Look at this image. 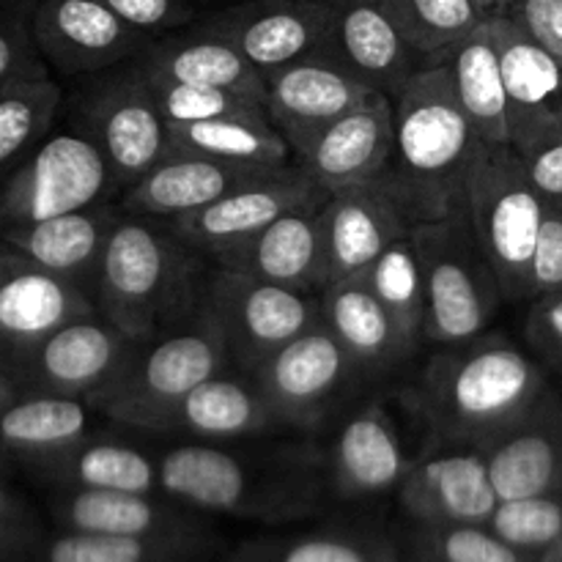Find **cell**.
I'll use <instances>...</instances> for the list:
<instances>
[{"mask_svg": "<svg viewBox=\"0 0 562 562\" xmlns=\"http://www.w3.org/2000/svg\"><path fill=\"white\" fill-rule=\"evenodd\" d=\"M552 387V373L527 346L486 329L461 344L431 346L409 398L431 442L486 450Z\"/></svg>", "mask_w": 562, "mask_h": 562, "instance_id": "cell-1", "label": "cell"}, {"mask_svg": "<svg viewBox=\"0 0 562 562\" xmlns=\"http://www.w3.org/2000/svg\"><path fill=\"white\" fill-rule=\"evenodd\" d=\"M483 140L472 130L442 64L423 66L395 99L393 157L379 184L415 225L448 217Z\"/></svg>", "mask_w": 562, "mask_h": 562, "instance_id": "cell-2", "label": "cell"}, {"mask_svg": "<svg viewBox=\"0 0 562 562\" xmlns=\"http://www.w3.org/2000/svg\"><path fill=\"white\" fill-rule=\"evenodd\" d=\"M209 267L170 223L121 209L93 289L97 311L126 338H159L198 316Z\"/></svg>", "mask_w": 562, "mask_h": 562, "instance_id": "cell-3", "label": "cell"}, {"mask_svg": "<svg viewBox=\"0 0 562 562\" xmlns=\"http://www.w3.org/2000/svg\"><path fill=\"white\" fill-rule=\"evenodd\" d=\"M316 464L318 453L305 445L245 453L220 442H184L159 456V488L212 514H272L307 505Z\"/></svg>", "mask_w": 562, "mask_h": 562, "instance_id": "cell-4", "label": "cell"}, {"mask_svg": "<svg viewBox=\"0 0 562 562\" xmlns=\"http://www.w3.org/2000/svg\"><path fill=\"white\" fill-rule=\"evenodd\" d=\"M409 234L426 283V346L461 344L492 329L508 302L464 203Z\"/></svg>", "mask_w": 562, "mask_h": 562, "instance_id": "cell-5", "label": "cell"}, {"mask_svg": "<svg viewBox=\"0 0 562 562\" xmlns=\"http://www.w3.org/2000/svg\"><path fill=\"white\" fill-rule=\"evenodd\" d=\"M464 206L505 302L527 305L547 201L532 184L525 159L503 143H483L467 173Z\"/></svg>", "mask_w": 562, "mask_h": 562, "instance_id": "cell-6", "label": "cell"}, {"mask_svg": "<svg viewBox=\"0 0 562 562\" xmlns=\"http://www.w3.org/2000/svg\"><path fill=\"white\" fill-rule=\"evenodd\" d=\"M231 368L217 329L198 311L192 322L151 340H137L124 368L91 401L97 415L157 434L165 417L190 390Z\"/></svg>", "mask_w": 562, "mask_h": 562, "instance_id": "cell-7", "label": "cell"}, {"mask_svg": "<svg viewBox=\"0 0 562 562\" xmlns=\"http://www.w3.org/2000/svg\"><path fill=\"white\" fill-rule=\"evenodd\" d=\"M69 82L66 119L97 143L121 192L168 159V124L137 58Z\"/></svg>", "mask_w": 562, "mask_h": 562, "instance_id": "cell-8", "label": "cell"}, {"mask_svg": "<svg viewBox=\"0 0 562 562\" xmlns=\"http://www.w3.org/2000/svg\"><path fill=\"white\" fill-rule=\"evenodd\" d=\"M201 313L217 329L231 368L252 373L274 351L322 324V294L212 263L203 278Z\"/></svg>", "mask_w": 562, "mask_h": 562, "instance_id": "cell-9", "label": "cell"}, {"mask_svg": "<svg viewBox=\"0 0 562 562\" xmlns=\"http://www.w3.org/2000/svg\"><path fill=\"white\" fill-rule=\"evenodd\" d=\"M119 198L121 190L104 154L80 126L66 121L64 126L55 124L0 190V228L38 223Z\"/></svg>", "mask_w": 562, "mask_h": 562, "instance_id": "cell-10", "label": "cell"}, {"mask_svg": "<svg viewBox=\"0 0 562 562\" xmlns=\"http://www.w3.org/2000/svg\"><path fill=\"white\" fill-rule=\"evenodd\" d=\"M263 398L285 431L316 434L355 390L368 384L349 351L327 329H307L252 371Z\"/></svg>", "mask_w": 562, "mask_h": 562, "instance_id": "cell-11", "label": "cell"}, {"mask_svg": "<svg viewBox=\"0 0 562 562\" xmlns=\"http://www.w3.org/2000/svg\"><path fill=\"white\" fill-rule=\"evenodd\" d=\"M91 313V291L0 239V368L9 376L47 335Z\"/></svg>", "mask_w": 562, "mask_h": 562, "instance_id": "cell-12", "label": "cell"}, {"mask_svg": "<svg viewBox=\"0 0 562 562\" xmlns=\"http://www.w3.org/2000/svg\"><path fill=\"white\" fill-rule=\"evenodd\" d=\"M135 344L102 313H91L47 335L11 371V379L22 393L64 395L91 404L124 368Z\"/></svg>", "mask_w": 562, "mask_h": 562, "instance_id": "cell-13", "label": "cell"}, {"mask_svg": "<svg viewBox=\"0 0 562 562\" xmlns=\"http://www.w3.org/2000/svg\"><path fill=\"white\" fill-rule=\"evenodd\" d=\"M324 192L300 165H285L272 170L239 190L228 192L220 201L209 203L201 212L173 220L170 228L190 247H195L212 263L225 261L231 252L256 239L267 225L283 217L291 209L324 201Z\"/></svg>", "mask_w": 562, "mask_h": 562, "instance_id": "cell-14", "label": "cell"}, {"mask_svg": "<svg viewBox=\"0 0 562 562\" xmlns=\"http://www.w3.org/2000/svg\"><path fill=\"white\" fill-rule=\"evenodd\" d=\"M228 38L263 77L305 55L327 49L335 3L327 0H234L198 16Z\"/></svg>", "mask_w": 562, "mask_h": 562, "instance_id": "cell-15", "label": "cell"}, {"mask_svg": "<svg viewBox=\"0 0 562 562\" xmlns=\"http://www.w3.org/2000/svg\"><path fill=\"white\" fill-rule=\"evenodd\" d=\"M508 93L510 148L521 159L562 140V64L508 14L488 16Z\"/></svg>", "mask_w": 562, "mask_h": 562, "instance_id": "cell-16", "label": "cell"}, {"mask_svg": "<svg viewBox=\"0 0 562 562\" xmlns=\"http://www.w3.org/2000/svg\"><path fill=\"white\" fill-rule=\"evenodd\" d=\"M263 108L274 130L300 157L329 124L366 102L373 88L351 75L329 49L305 55L263 77Z\"/></svg>", "mask_w": 562, "mask_h": 562, "instance_id": "cell-17", "label": "cell"}, {"mask_svg": "<svg viewBox=\"0 0 562 562\" xmlns=\"http://www.w3.org/2000/svg\"><path fill=\"white\" fill-rule=\"evenodd\" d=\"M398 494L412 519L426 527L488 525L499 505L488 456L475 445L431 442L412 459Z\"/></svg>", "mask_w": 562, "mask_h": 562, "instance_id": "cell-18", "label": "cell"}, {"mask_svg": "<svg viewBox=\"0 0 562 562\" xmlns=\"http://www.w3.org/2000/svg\"><path fill=\"white\" fill-rule=\"evenodd\" d=\"M33 36L42 58L64 80L126 64L151 42L99 0H36Z\"/></svg>", "mask_w": 562, "mask_h": 562, "instance_id": "cell-19", "label": "cell"}, {"mask_svg": "<svg viewBox=\"0 0 562 562\" xmlns=\"http://www.w3.org/2000/svg\"><path fill=\"white\" fill-rule=\"evenodd\" d=\"M395 102L384 93H371L335 124H329L296 165L322 187L324 192L355 184H371L382 179L393 157Z\"/></svg>", "mask_w": 562, "mask_h": 562, "instance_id": "cell-20", "label": "cell"}, {"mask_svg": "<svg viewBox=\"0 0 562 562\" xmlns=\"http://www.w3.org/2000/svg\"><path fill=\"white\" fill-rule=\"evenodd\" d=\"M329 53L368 88L395 102L423 69V58L401 36L382 0H340L329 33Z\"/></svg>", "mask_w": 562, "mask_h": 562, "instance_id": "cell-21", "label": "cell"}, {"mask_svg": "<svg viewBox=\"0 0 562 562\" xmlns=\"http://www.w3.org/2000/svg\"><path fill=\"white\" fill-rule=\"evenodd\" d=\"M285 431L252 373L225 371L198 384L162 420L157 434L192 442H234Z\"/></svg>", "mask_w": 562, "mask_h": 562, "instance_id": "cell-22", "label": "cell"}, {"mask_svg": "<svg viewBox=\"0 0 562 562\" xmlns=\"http://www.w3.org/2000/svg\"><path fill=\"white\" fill-rule=\"evenodd\" d=\"M409 464L398 423L379 398L362 401L346 415L329 450L333 486L349 499L398 488Z\"/></svg>", "mask_w": 562, "mask_h": 562, "instance_id": "cell-23", "label": "cell"}, {"mask_svg": "<svg viewBox=\"0 0 562 562\" xmlns=\"http://www.w3.org/2000/svg\"><path fill=\"white\" fill-rule=\"evenodd\" d=\"M322 223L329 283L366 272L393 241L412 231L379 181L329 192L322 203Z\"/></svg>", "mask_w": 562, "mask_h": 562, "instance_id": "cell-24", "label": "cell"}, {"mask_svg": "<svg viewBox=\"0 0 562 562\" xmlns=\"http://www.w3.org/2000/svg\"><path fill=\"white\" fill-rule=\"evenodd\" d=\"M324 201L285 212L217 267L239 269L258 280H269L305 294H322L329 283L322 223Z\"/></svg>", "mask_w": 562, "mask_h": 562, "instance_id": "cell-25", "label": "cell"}, {"mask_svg": "<svg viewBox=\"0 0 562 562\" xmlns=\"http://www.w3.org/2000/svg\"><path fill=\"white\" fill-rule=\"evenodd\" d=\"M499 499L562 494V390L554 384L521 423L486 448Z\"/></svg>", "mask_w": 562, "mask_h": 562, "instance_id": "cell-26", "label": "cell"}, {"mask_svg": "<svg viewBox=\"0 0 562 562\" xmlns=\"http://www.w3.org/2000/svg\"><path fill=\"white\" fill-rule=\"evenodd\" d=\"M91 404L64 395L20 393L0 409V464H20L38 477L91 437Z\"/></svg>", "mask_w": 562, "mask_h": 562, "instance_id": "cell-27", "label": "cell"}, {"mask_svg": "<svg viewBox=\"0 0 562 562\" xmlns=\"http://www.w3.org/2000/svg\"><path fill=\"white\" fill-rule=\"evenodd\" d=\"M121 217L119 201L93 203L88 209L58 214L27 225L0 228V239L14 245L49 272L82 285L93 294L104 247Z\"/></svg>", "mask_w": 562, "mask_h": 562, "instance_id": "cell-28", "label": "cell"}, {"mask_svg": "<svg viewBox=\"0 0 562 562\" xmlns=\"http://www.w3.org/2000/svg\"><path fill=\"white\" fill-rule=\"evenodd\" d=\"M272 170L280 168H256V165H234L176 154V157L162 159L157 168L148 170L132 187H126L119 203L126 212L173 223L184 214L201 212L209 203L220 201L228 192L239 190Z\"/></svg>", "mask_w": 562, "mask_h": 562, "instance_id": "cell-29", "label": "cell"}, {"mask_svg": "<svg viewBox=\"0 0 562 562\" xmlns=\"http://www.w3.org/2000/svg\"><path fill=\"white\" fill-rule=\"evenodd\" d=\"M322 322L349 351L368 382L393 376L417 355L398 335L366 272L329 283L322 291Z\"/></svg>", "mask_w": 562, "mask_h": 562, "instance_id": "cell-30", "label": "cell"}, {"mask_svg": "<svg viewBox=\"0 0 562 562\" xmlns=\"http://www.w3.org/2000/svg\"><path fill=\"white\" fill-rule=\"evenodd\" d=\"M137 64L168 80L228 88L258 102H263L267 93L261 71L228 38L203 27L198 20L179 31L154 36L137 55Z\"/></svg>", "mask_w": 562, "mask_h": 562, "instance_id": "cell-31", "label": "cell"}, {"mask_svg": "<svg viewBox=\"0 0 562 562\" xmlns=\"http://www.w3.org/2000/svg\"><path fill=\"white\" fill-rule=\"evenodd\" d=\"M434 64H442L450 71L461 110L481 140L510 146L508 93H505L503 64H499V49L488 20L459 38L442 55L428 60L426 66Z\"/></svg>", "mask_w": 562, "mask_h": 562, "instance_id": "cell-32", "label": "cell"}, {"mask_svg": "<svg viewBox=\"0 0 562 562\" xmlns=\"http://www.w3.org/2000/svg\"><path fill=\"white\" fill-rule=\"evenodd\" d=\"M66 530L102 536L165 538L179 541L190 532L184 514L159 503L154 494L108 492V488H64L53 503Z\"/></svg>", "mask_w": 562, "mask_h": 562, "instance_id": "cell-33", "label": "cell"}, {"mask_svg": "<svg viewBox=\"0 0 562 562\" xmlns=\"http://www.w3.org/2000/svg\"><path fill=\"white\" fill-rule=\"evenodd\" d=\"M168 157H209L256 168H285L296 162L294 148L267 115H228L198 124H176L168 126Z\"/></svg>", "mask_w": 562, "mask_h": 562, "instance_id": "cell-34", "label": "cell"}, {"mask_svg": "<svg viewBox=\"0 0 562 562\" xmlns=\"http://www.w3.org/2000/svg\"><path fill=\"white\" fill-rule=\"evenodd\" d=\"M64 99V86L53 75L22 77L0 88V190L55 130Z\"/></svg>", "mask_w": 562, "mask_h": 562, "instance_id": "cell-35", "label": "cell"}, {"mask_svg": "<svg viewBox=\"0 0 562 562\" xmlns=\"http://www.w3.org/2000/svg\"><path fill=\"white\" fill-rule=\"evenodd\" d=\"M44 481L64 488H108V492L154 494L159 488V459L146 450L115 439L91 437L77 445L69 456L44 472Z\"/></svg>", "mask_w": 562, "mask_h": 562, "instance_id": "cell-36", "label": "cell"}, {"mask_svg": "<svg viewBox=\"0 0 562 562\" xmlns=\"http://www.w3.org/2000/svg\"><path fill=\"white\" fill-rule=\"evenodd\" d=\"M373 294L393 318L395 329L412 351L426 346V283L412 234L401 236L366 269Z\"/></svg>", "mask_w": 562, "mask_h": 562, "instance_id": "cell-37", "label": "cell"}, {"mask_svg": "<svg viewBox=\"0 0 562 562\" xmlns=\"http://www.w3.org/2000/svg\"><path fill=\"white\" fill-rule=\"evenodd\" d=\"M382 5L423 64L488 20L475 0H382Z\"/></svg>", "mask_w": 562, "mask_h": 562, "instance_id": "cell-38", "label": "cell"}, {"mask_svg": "<svg viewBox=\"0 0 562 562\" xmlns=\"http://www.w3.org/2000/svg\"><path fill=\"white\" fill-rule=\"evenodd\" d=\"M143 75H146L148 86H151L154 97H157L159 113H162L168 126L228 119V115H267L263 102L245 97V93L228 91V88L168 80V77L151 75L146 69H143Z\"/></svg>", "mask_w": 562, "mask_h": 562, "instance_id": "cell-39", "label": "cell"}, {"mask_svg": "<svg viewBox=\"0 0 562 562\" xmlns=\"http://www.w3.org/2000/svg\"><path fill=\"white\" fill-rule=\"evenodd\" d=\"M486 527L519 552L543 558L562 536V494L499 499Z\"/></svg>", "mask_w": 562, "mask_h": 562, "instance_id": "cell-40", "label": "cell"}, {"mask_svg": "<svg viewBox=\"0 0 562 562\" xmlns=\"http://www.w3.org/2000/svg\"><path fill=\"white\" fill-rule=\"evenodd\" d=\"M173 543L179 541L66 530L38 552V562H168Z\"/></svg>", "mask_w": 562, "mask_h": 562, "instance_id": "cell-41", "label": "cell"}, {"mask_svg": "<svg viewBox=\"0 0 562 562\" xmlns=\"http://www.w3.org/2000/svg\"><path fill=\"white\" fill-rule=\"evenodd\" d=\"M36 0H0V88L22 77L49 75L33 36Z\"/></svg>", "mask_w": 562, "mask_h": 562, "instance_id": "cell-42", "label": "cell"}, {"mask_svg": "<svg viewBox=\"0 0 562 562\" xmlns=\"http://www.w3.org/2000/svg\"><path fill=\"white\" fill-rule=\"evenodd\" d=\"M426 543L439 562H541L505 543L486 525L428 527Z\"/></svg>", "mask_w": 562, "mask_h": 562, "instance_id": "cell-43", "label": "cell"}, {"mask_svg": "<svg viewBox=\"0 0 562 562\" xmlns=\"http://www.w3.org/2000/svg\"><path fill=\"white\" fill-rule=\"evenodd\" d=\"M99 3L151 38L192 25L206 11V5L198 0H99Z\"/></svg>", "mask_w": 562, "mask_h": 562, "instance_id": "cell-44", "label": "cell"}, {"mask_svg": "<svg viewBox=\"0 0 562 562\" xmlns=\"http://www.w3.org/2000/svg\"><path fill=\"white\" fill-rule=\"evenodd\" d=\"M525 340L549 373L562 376V289L527 302Z\"/></svg>", "mask_w": 562, "mask_h": 562, "instance_id": "cell-45", "label": "cell"}, {"mask_svg": "<svg viewBox=\"0 0 562 562\" xmlns=\"http://www.w3.org/2000/svg\"><path fill=\"white\" fill-rule=\"evenodd\" d=\"M278 562H390L376 541L355 536L302 538L278 554Z\"/></svg>", "mask_w": 562, "mask_h": 562, "instance_id": "cell-46", "label": "cell"}, {"mask_svg": "<svg viewBox=\"0 0 562 562\" xmlns=\"http://www.w3.org/2000/svg\"><path fill=\"white\" fill-rule=\"evenodd\" d=\"M562 289V206L547 203L530 272V300ZM527 300V302H530Z\"/></svg>", "mask_w": 562, "mask_h": 562, "instance_id": "cell-47", "label": "cell"}, {"mask_svg": "<svg viewBox=\"0 0 562 562\" xmlns=\"http://www.w3.org/2000/svg\"><path fill=\"white\" fill-rule=\"evenodd\" d=\"M505 14L562 64V0H514Z\"/></svg>", "mask_w": 562, "mask_h": 562, "instance_id": "cell-48", "label": "cell"}, {"mask_svg": "<svg viewBox=\"0 0 562 562\" xmlns=\"http://www.w3.org/2000/svg\"><path fill=\"white\" fill-rule=\"evenodd\" d=\"M525 165L543 201L562 206V140L527 157Z\"/></svg>", "mask_w": 562, "mask_h": 562, "instance_id": "cell-49", "label": "cell"}, {"mask_svg": "<svg viewBox=\"0 0 562 562\" xmlns=\"http://www.w3.org/2000/svg\"><path fill=\"white\" fill-rule=\"evenodd\" d=\"M33 549V530L25 525H0V562H16Z\"/></svg>", "mask_w": 562, "mask_h": 562, "instance_id": "cell-50", "label": "cell"}, {"mask_svg": "<svg viewBox=\"0 0 562 562\" xmlns=\"http://www.w3.org/2000/svg\"><path fill=\"white\" fill-rule=\"evenodd\" d=\"M0 525H25L31 527V510L22 503L20 494L11 492L3 481H0Z\"/></svg>", "mask_w": 562, "mask_h": 562, "instance_id": "cell-51", "label": "cell"}, {"mask_svg": "<svg viewBox=\"0 0 562 562\" xmlns=\"http://www.w3.org/2000/svg\"><path fill=\"white\" fill-rule=\"evenodd\" d=\"M20 393H22V390L16 387L14 379H11L9 373H5L3 368H0V409H3L5 404H11V401H14Z\"/></svg>", "mask_w": 562, "mask_h": 562, "instance_id": "cell-52", "label": "cell"}, {"mask_svg": "<svg viewBox=\"0 0 562 562\" xmlns=\"http://www.w3.org/2000/svg\"><path fill=\"white\" fill-rule=\"evenodd\" d=\"M477 5H481L483 11H486L488 16L492 14H505V11L510 9V3H514V0H475Z\"/></svg>", "mask_w": 562, "mask_h": 562, "instance_id": "cell-53", "label": "cell"}, {"mask_svg": "<svg viewBox=\"0 0 562 562\" xmlns=\"http://www.w3.org/2000/svg\"><path fill=\"white\" fill-rule=\"evenodd\" d=\"M541 562H562V536H560V541L554 543L547 554H543Z\"/></svg>", "mask_w": 562, "mask_h": 562, "instance_id": "cell-54", "label": "cell"}, {"mask_svg": "<svg viewBox=\"0 0 562 562\" xmlns=\"http://www.w3.org/2000/svg\"><path fill=\"white\" fill-rule=\"evenodd\" d=\"M198 3H203V5H206V3H220V5H223V3H234V0H198Z\"/></svg>", "mask_w": 562, "mask_h": 562, "instance_id": "cell-55", "label": "cell"}, {"mask_svg": "<svg viewBox=\"0 0 562 562\" xmlns=\"http://www.w3.org/2000/svg\"><path fill=\"white\" fill-rule=\"evenodd\" d=\"M327 3H340V0H327Z\"/></svg>", "mask_w": 562, "mask_h": 562, "instance_id": "cell-56", "label": "cell"}]
</instances>
